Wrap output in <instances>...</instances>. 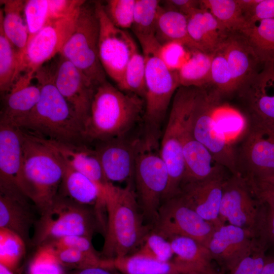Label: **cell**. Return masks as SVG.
Listing matches in <instances>:
<instances>
[{"instance_id": "cell-15", "label": "cell", "mask_w": 274, "mask_h": 274, "mask_svg": "<svg viewBox=\"0 0 274 274\" xmlns=\"http://www.w3.org/2000/svg\"><path fill=\"white\" fill-rule=\"evenodd\" d=\"M81 7L66 17L48 22L32 38L22 60L20 75L34 76L44 63L59 54L74 31Z\"/></svg>"}, {"instance_id": "cell-4", "label": "cell", "mask_w": 274, "mask_h": 274, "mask_svg": "<svg viewBox=\"0 0 274 274\" xmlns=\"http://www.w3.org/2000/svg\"><path fill=\"white\" fill-rule=\"evenodd\" d=\"M138 40L146 63V92L142 136L160 143L161 129L169 106L180 86L178 72L169 69L159 58L157 50L160 44L155 37Z\"/></svg>"}, {"instance_id": "cell-29", "label": "cell", "mask_w": 274, "mask_h": 274, "mask_svg": "<svg viewBox=\"0 0 274 274\" xmlns=\"http://www.w3.org/2000/svg\"><path fill=\"white\" fill-rule=\"evenodd\" d=\"M168 240L174 255L173 260L186 268L189 273L220 274L213 266V260L207 247L185 236H174Z\"/></svg>"}, {"instance_id": "cell-37", "label": "cell", "mask_w": 274, "mask_h": 274, "mask_svg": "<svg viewBox=\"0 0 274 274\" xmlns=\"http://www.w3.org/2000/svg\"><path fill=\"white\" fill-rule=\"evenodd\" d=\"M146 63L138 47L132 54L117 88L120 90L135 94L144 98L146 92Z\"/></svg>"}, {"instance_id": "cell-55", "label": "cell", "mask_w": 274, "mask_h": 274, "mask_svg": "<svg viewBox=\"0 0 274 274\" xmlns=\"http://www.w3.org/2000/svg\"><path fill=\"white\" fill-rule=\"evenodd\" d=\"M261 274H274V256H266Z\"/></svg>"}, {"instance_id": "cell-32", "label": "cell", "mask_w": 274, "mask_h": 274, "mask_svg": "<svg viewBox=\"0 0 274 274\" xmlns=\"http://www.w3.org/2000/svg\"><path fill=\"white\" fill-rule=\"evenodd\" d=\"M259 64L274 62V19L248 23L241 32Z\"/></svg>"}, {"instance_id": "cell-31", "label": "cell", "mask_w": 274, "mask_h": 274, "mask_svg": "<svg viewBox=\"0 0 274 274\" xmlns=\"http://www.w3.org/2000/svg\"><path fill=\"white\" fill-rule=\"evenodd\" d=\"M154 37L162 45L167 42H177L190 50H195L188 31V17L161 5Z\"/></svg>"}, {"instance_id": "cell-20", "label": "cell", "mask_w": 274, "mask_h": 274, "mask_svg": "<svg viewBox=\"0 0 274 274\" xmlns=\"http://www.w3.org/2000/svg\"><path fill=\"white\" fill-rule=\"evenodd\" d=\"M223 173L207 179L182 183L178 194L186 204L216 228L223 225L219 218Z\"/></svg>"}, {"instance_id": "cell-36", "label": "cell", "mask_w": 274, "mask_h": 274, "mask_svg": "<svg viewBox=\"0 0 274 274\" xmlns=\"http://www.w3.org/2000/svg\"><path fill=\"white\" fill-rule=\"evenodd\" d=\"M19 59L16 48L0 25V91L8 93L18 77Z\"/></svg>"}, {"instance_id": "cell-26", "label": "cell", "mask_w": 274, "mask_h": 274, "mask_svg": "<svg viewBox=\"0 0 274 274\" xmlns=\"http://www.w3.org/2000/svg\"><path fill=\"white\" fill-rule=\"evenodd\" d=\"M219 47L230 70L235 92L259 63L241 32H230Z\"/></svg>"}, {"instance_id": "cell-54", "label": "cell", "mask_w": 274, "mask_h": 274, "mask_svg": "<svg viewBox=\"0 0 274 274\" xmlns=\"http://www.w3.org/2000/svg\"><path fill=\"white\" fill-rule=\"evenodd\" d=\"M66 274H123L114 267L111 261L105 264L67 271Z\"/></svg>"}, {"instance_id": "cell-56", "label": "cell", "mask_w": 274, "mask_h": 274, "mask_svg": "<svg viewBox=\"0 0 274 274\" xmlns=\"http://www.w3.org/2000/svg\"><path fill=\"white\" fill-rule=\"evenodd\" d=\"M0 274H19L0 264Z\"/></svg>"}, {"instance_id": "cell-24", "label": "cell", "mask_w": 274, "mask_h": 274, "mask_svg": "<svg viewBox=\"0 0 274 274\" xmlns=\"http://www.w3.org/2000/svg\"><path fill=\"white\" fill-rule=\"evenodd\" d=\"M34 76L21 74L10 91L6 94L1 112L0 123L14 126L35 107L40 96L38 84H31Z\"/></svg>"}, {"instance_id": "cell-10", "label": "cell", "mask_w": 274, "mask_h": 274, "mask_svg": "<svg viewBox=\"0 0 274 274\" xmlns=\"http://www.w3.org/2000/svg\"><path fill=\"white\" fill-rule=\"evenodd\" d=\"M220 99L212 89L201 88L193 110L191 128L194 137L219 165L238 175L235 148L220 132L214 117Z\"/></svg>"}, {"instance_id": "cell-30", "label": "cell", "mask_w": 274, "mask_h": 274, "mask_svg": "<svg viewBox=\"0 0 274 274\" xmlns=\"http://www.w3.org/2000/svg\"><path fill=\"white\" fill-rule=\"evenodd\" d=\"M0 25L4 33L17 51L18 74L28 40V32L24 14L25 1L1 0Z\"/></svg>"}, {"instance_id": "cell-5", "label": "cell", "mask_w": 274, "mask_h": 274, "mask_svg": "<svg viewBox=\"0 0 274 274\" xmlns=\"http://www.w3.org/2000/svg\"><path fill=\"white\" fill-rule=\"evenodd\" d=\"M104 212L58 193L52 203L40 213L33 227L31 244L37 248L64 236L92 238L97 233L105 234L107 218Z\"/></svg>"}, {"instance_id": "cell-57", "label": "cell", "mask_w": 274, "mask_h": 274, "mask_svg": "<svg viewBox=\"0 0 274 274\" xmlns=\"http://www.w3.org/2000/svg\"><path fill=\"white\" fill-rule=\"evenodd\" d=\"M189 274H198V273H196V272H191V273H190Z\"/></svg>"}, {"instance_id": "cell-17", "label": "cell", "mask_w": 274, "mask_h": 274, "mask_svg": "<svg viewBox=\"0 0 274 274\" xmlns=\"http://www.w3.org/2000/svg\"><path fill=\"white\" fill-rule=\"evenodd\" d=\"M0 194L27 197L24 193L21 130L3 123H0Z\"/></svg>"}, {"instance_id": "cell-22", "label": "cell", "mask_w": 274, "mask_h": 274, "mask_svg": "<svg viewBox=\"0 0 274 274\" xmlns=\"http://www.w3.org/2000/svg\"><path fill=\"white\" fill-rule=\"evenodd\" d=\"M38 137L48 145L63 163L94 182L106 197L107 192L113 183L107 179L94 147L87 144H66Z\"/></svg>"}, {"instance_id": "cell-35", "label": "cell", "mask_w": 274, "mask_h": 274, "mask_svg": "<svg viewBox=\"0 0 274 274\" xmlns=\"http://www.w3.org/2000/svg\"><path fill=\"white\" fill-rule=\"evenodd\" d=\"M200 3L230 32H241L248 24L240 0H201Z\"/></svg>"}, {"instance_id": "cell-52", "label": "cell", "mask_w": 274, "mask_h": 274, "mask_svg": "<svg viewBox=\"0 0 274 274\" xmlns=\"http://www.w3.org/2000/svg\"><path fill=\"white\" fill-rule=\"evenodd\" d=\"M265 211L263 221L261 238L274 247V207L264 204Z\"/></svg>"}, {"instance_id": "cell-45", "label": "cell", "mask_w": 274, "mask_h": 274, "mask_svg": "<svg viewBox=\"0 0 274 274\" xmlns=\"http://www.w3.org/2000/svg\"><path fill=\"white\" fill-rule=\"evenodd\" d=\"M135 0H109L104 5L107 15L117 28H131L133 19Z\"/></svg>"}, {"instance_id": "cell-3", "label": "cell", "mask_w": 274, "mask_h": 274, "mask_svg": "<svg viewBox=\"0 0 274 274\" xmlns=\"http://www.w3.org/2000/svg\"><path fill=\"white\" fill-rule=\"evenodd\" d=\"M106 209L101 257L113 260L135 252L153 227L145 221L133 184L121 187L113 184L107 193Z\"/></svg>"}, {"instance_id": "cell-7", "label": "cell", "mask_w": 274, "mask_h": 274, "mask_svg": "<svg viewBox=\"0 0 274 274\" xmlns=\"http://www.w3.org/2000/svg\"><path fill=\"white\" fill-rule=\"evenodd\" d=\"M134 144V191L146 222L153 227L168 188V172L159 143L141 136Z\"/></svg>"}, {"instance_id": "cell-41", "label": "cell", "mask_w": 274, "mask_h": 274, "mask_svg": "<svg viewBox=\"0 0 274 274\" xmlns=\"http://www.w3.org/2000/svg\"><path fill=\"white\" fill-rule=\"evenodd\" d=\"M50 247L58 260L67 271L105 264L109 262V260L103 259L100 253L91 254L71 248Z\"/></svg>"}, {"instance_id": "cell-49", "label": "cell", "mask_w": 274, "mask_h": 274, "mask_svg": "<svg viewBox=\"0 0 274 274\" xmlns=\"http://www.w3.org/2000/svg\"><path fill=\"white\" fill-rule=\"evenodd\" d=\"M91 240L92 238L85 236L71 235L52 241L44 245L53 248H71L89 254H99L93 247Z\"/></svg>"}, {"instance_id": "cell-42", "label": "cell", "mask_w": 274, "mask_h": 274, "mask_svg": "<svg viewBox=\"0 0 274 274\" xmlns=\"http://www.w3.org/2000/svg\"><path fill=\"white\" fill-rule=\"evenodd\" d=\"M27 266L26 274H66L52 249L47 245L37 248Z\"/></svg>"}, {"instance_id": "cell-2", "label": "cell", "mask_w": 274, "mask_h": 274, "mask_svg": "<svg viewBox=\"0 0 274 274\" xmlns=\"http://www.w3.org/2000/svg\"><path fill=\"white\" fill-rule=\"evenodd\" d=\"M144 99L124 92L107 80L94 90L89 116L83 126L87 145L127 138L144 112Z\"/></svg>"}, {"instance_id": "cell-21", "label": "cell", "mask_w": 274, "mask_h": 274, "mask_svg": "<svg viewBox=\"0 0 274 274\" xmlns=\"http://www.w3.org/2000/svg\"><path fill=\"white\" fill-rule=\"evenodd\" d=\"M135 138L115 139L94 145L105 176L109 182L133 184Z\"/></svg>"}, {"instance_id": "cell-1", "label": "cell", "mask_w": 274, "mask_h": 274, "mask_svg": "<svg viewBox=\"0 0 274 274\" xmlns=\"http://www.w3.org/2000/svg\"><path fill=\"white\" fill-rule=\"evenodd\" d=\"M40 96L33 109L14 126L45 139L86 144L83 127L54 83V67L42 66L35 73Z\"/></svg>"}, {"instance_id": "cell-43", "label": "cell", "mask_w": 274, "mask_h": 274, "mask_svg": "<svg viewBox=\"0 0 274 274\" xmlns=\"http://www.w3.org/2000/svg\"><path fill=\"white\" fill-rule=\"evenodd\" d=\"M134 253L163 262L172 260L174 256L169 241L153 229Z\"/></svg>"}, {"instance_id": "cell-19", "label": "cell", "mask_w": 274, "mask_h": 274, "mask_svg": "<svg viewBox=\"0 0 274 274\" xmlns=\"http://www.w3.org/2000/svg\"><path fill=\"white\" fill-rule=\"evenodd\" d=\"M260 239L241 227L223 224L215 229L208 248L213 260L230 272Z\"/></svg>"}, {"instance_id": "cell-50", "label": "cell", "mask_w": 274, "mask_h": 274, "mask_svg": "<svg viewBox=\"0 0 274 274\" xmlns=\"http://www.w3.org/2000/svg\"><path fill=\"white\" fill-rule=\"evenodd\" d=\"M246 181L261 202L274 207V176Z\"/></svg>"}, {"instance_id": "cell-28", "label": "cell", "mask_w": 274, "mask_h": 274, "mask_svg": "<svg viewBox=\"0 0 274 274\" xmlns=\"http://www.w3.org/2000/svg\"><path fill=\"white\" fill-rule=\"evenodd\" d=\"M62 162L64 174L59 189L60 194L79 204L106 212V197L99 187L86 176Z\"/></svg>"}, {"instance_id": "cell-46", "label": "cell", "mask_w": 274, "mask_h": 274, "mask_svg": "<svg viewBox=\"0 0 274 274\" xmlns=\"http://www.w3.org/2000/svg\"><path fill=\"white\" fill-rule=\"evenodd\" d=\"M267 246L259 240L251 252L242 259L229 272V274H261L266 258Z\"/></svg>"}, {"instance_id": "cell-18", "label": "cell", "mask_w": 274, "mask_h": 274, "mask_svg": "<svg viewBox=\"0 0 274 274\" xmlns=\"http://www.w3.org/2000/svg\"><path fill=\"white\" fill-rule=\"evenodd\" d=\"M54 78L58 90L82 124L83 132L95 87L78 68L60 54L54 66Z\"/></svg>"}, {"instance_id": "cell-16", "label": "cell", "mask_w": 274, "mask_h": 274, "mask_svg": "<svg viewBox=\"0 0 274 274\" xmlns=\"http://www.w3.org/2000/svg\"><path fill=\"white\" fill-rule=\"evenodd\" d=\"M259 65L235 92L247 119L274 125V62Z\"/></svg>"}, {"instance_id": "cell-47", "label": "cell", "mask_w": 274, "mask_h": 274, "mask_svg": "<svg viewBox=\"0 0 274 274\" xmlns=\"http://www.w3.org/2000/svg\"><path fill=\"white\" fill-rule=\"evenodd\" d=\"M187 49H189L180 43L170 42L160 45L157 53L169 69L178 72L189 56Z\"/></svg>"}, {"instance_id": "cell-23", "label": "cell", "mask_w": 274, "mask_h": 274, "mask_svg": "<svg viewBox=\"0 0 274 274\" xmlns=\"http://www.w3.org/2000/svg\"><path fill=\"white\" fill-rule=\"evenodd\" d=\"M191 119V114L186 123L183 140L184 175L181 184L203 180L223 173V167L215 161L209 150L194 137Z\"/></svg>"}, {"instance_id": "cell-9", "label": "cell", "mask_w": 274, "mask_h": 274, "mask_svg": "<svg viewBox=\"0 0 274 274\" xmlns=\"http://www.w3.org/2000/svg\"><path fill=\"white\" fill-rule=\"evenodd\" d=\"M99 24L94 3L81 6L75 28L59 54L73 63L96 87L106 80L98 56Z\"/></svg>"}, {"instance_id": "cell-13", "label": "cell", "mask_w": 274, "mask_h": 274, "mask_svg": "<svg viewBox=\"0 0 274 274\" xmlns=\"http://www.w3.org/2000/svg\"><path fill=\"white\" fill-rule=\"evenodd\" d=\"M215 229L212 223L188 207L179 194L163 201L153 227L167 239L185 236L207 248Z\"/></svg>"}, {"instance_id": "cell-14", "label": "cell", "mask_w": 274, "mask_h": 274, "mask_svg": "<svg viewBox=\"0 0 274 274\" xmlns=\"http://www.w3.org/2000/svg\"><path fill=\"white\" fill-rule=\"evenodd\" d=\"M94 5L99 24V59L106 74L117 85L138 46L126 30L111 22L100 2H95Z\"/></svg>"}, {"instance_id": "cell-12", "label": "cell", "mask_w": 274, "mask_h": 274, "mask_svg": "<svg viewBox=\"0 0 274 274\" xmlns=\"http://www.w3.org/2000/svg\"><path fill=\"white\" fill-rule=\"evenodd\" d=\"M247 130L235 149L238 175L245 179L274 176V125L248 119Z\"/></svg>"}, {"instance_id": "cell-11", "label": "cell", "mask_w": 274, "mask_h": 274, "mask_svg": "<svg viewBox=\"0 0 274 274\" xmlns=\"http://www.w3.org/2000/svg\"><path fill=\"white\" fill-rule=\"evenodd\" d=\"M265 211V204L255 195L245 179L233 175L225 179L219 218L251 232L260 239Z\"/></svg>"}, {"instance_id": "cell-48", "label": "cell", "mask_w": 274, "mask_h": 274, "mask_svg": "<svg viewBox=\"0 0 274 274\" xmlns=\"http://www.w3.org/2000/svg\"><path fill=\"white\" fill-rule=\"evenodd\" d=\"M248 23L274 19V0H240Z\"/></svg>"}, {"instance_id": "cell-8", "label": "cell", "mask_w": 274, "mask_h": 274, "mask_svg": "<svg viewBox=\"0 0 274 274\" xmlns=\"http://www.w3.org/2000/svg\"><path fill=\"white\" fill-rule=\"evenodd\" d=\"M200 89L198 87L180 86L172 100L159 145L160 154L169 175V184L164 200L179 192L184 175L183 156L184 131Z\"/></svg>"}, {"instance_id": "cell-53", "label": "cell", "mask_w": 274, "mask_h": 274, "mask_svg": "<svg viewBox=\"0 0 274 274\" xmlns=\"http://www.w3.org/2000/svg\"><path fill=\"white\" fill-rule=\"evenodd\" d=\"M163 2L161 3L163 7L176 10L187 17L201 8L200 1L166 0Z\"/></svg>"}, {"instance_id": "cell-27", "label": "cell", "mask_w": 274, "mask_h": 274, "mask_svg": "<svg viewBox=\"0 0 274 274\" xmlns=\"http://www.w3.org/2000/svg\"><path fill=\"white\" fill-rule=\"evenodd\" d=\"M27 198L0 194V228L20 236L27 245H31L30 228L37 220Z\"/></svg>"}, {"instance_id": "cell-40", "label": "cell", "mask_w": 274, "mask_h": 274, "mask_svg": "<svg viewBox=\"0 0 274 274\" xmlns=\"http://www.w3.org/2000/svg\"><path fill=\"white\" fill-rule=\"evenodd\" d=\"M26 246L18 234L0 228V264L19 274L18 270L26 254Z\"/></svg>"}, {"instance_id": "cell-51", "label": "cell", "mask_w": 274, "mask_h": 274, "mask_svg": "<svg viewBox=\"0 0 274 274\" xmlns=\"http://www.w3.org/2000/svg\"><path fill=\"white\" fill-rule=\"evenodd\" d=\"M85 2L82 0H49L48 22L69 16Z\"/></svg>"}, {"instance_id": "cell-44", "label": "cell", "mask_w": 274, "mask_h": 274, "mask_svg": "<svg viewBox=\"0 0 274 274\" xmlns=\"http://www.w3.org/2000/svg\"><path fill=\"white\" fill-rule=\"evenodd\" d=\"M24 14L28 32V45L48 22L49 0L25 1Z\"/></svg>"}, {"instance_id": "cell-34", "label": "cell", "mask_w": 274, "mask_h": 274, "mask_svg": "<svg viewBox=\"0 0 274 274\" xmlns=\"http://www.w3.org/2000/svg\"><path fill=\"white\" fill-rule=\"evenodd\" d=\"M213 54L190 50V55L178 71L180 86L207 88L212 85Z\"/></svg>"}, {"instance_id": "cell-25", "label": "cell", "mask_w": 274, "mask_h": 274, "mask_svg": "<svg viewBox=\"0 0 274 274\" xmlns=\"http://www.w3.org/2000/svg\"><path fill=\"white\" fill-rule=\"evenodd\" d=\"M188 31L195 50L209 54H214L230 32L201 8L188 16Z\"/></svg>"}, {"instance_id": "cell-33", "label": "cell", "mask_w": 274, "mask_h": 274, "mask_svg": "<svg viewBox=\"0 0 274 274\" xmlns=\"http://www.w3.org/2000/svg\"><path fill=\"white\" fill-rule=\"evenodd\" d=\"M113 266L123 274H188L183 266L173 260L163 262L132 254L111 260Z\"/></svg>"}, {"instance_id": "cell-6", "label": "cell", "mask_w": 274, "mask_h": 274, "mask_svg": "<svg viewBox=\"0 0 274 274\" xmlns=\"http://www.w3.org/2000/svg\"><path fill=\"white\" fill-rule=\"evenodd\" d=\"M21 130L24 193L40 213L56 197L64 166L55 153L39 137Z\"/></svg>"}, {"instance_id": "cell-38", "label": "cell", "mask_w": 274, "mask_h": 274, "mask_svg": "<svg viewBox=\"0 0 274 274\" xmlns=\"http://www.w3.org/2000/svg\"><path fill=\"white\" fill-rule=\"evenodd\" d=\"M161 3L159 0H135L131 29L138 39L154 37Z\"/></svg>"}, {"instance_id": "cell-39", "label": "cell", "mask_w": 274, "mask_h": 274, "mask_svg": "<svg viewBox=\"0 0 274 274\" xmlns=\"http://www.w3.org/2000/svg\"><path fill=\"white\" fill-rule=\"evenodd\" d=\"M219 104L214 115L216 124L227 142L234 147L235 143L242 139L247 130V119L243 114L235 112V110L223 109L219 107Z\"/></svg>"}]
</instances>
